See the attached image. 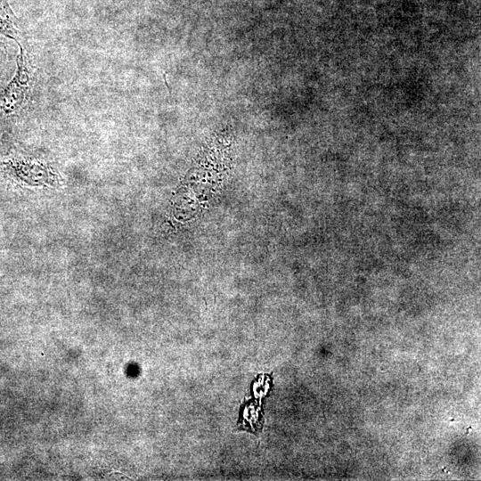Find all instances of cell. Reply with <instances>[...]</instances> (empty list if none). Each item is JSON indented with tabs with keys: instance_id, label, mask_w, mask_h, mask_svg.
<instances>
[{
	"instance_id": "6da1fadb",
	"label": "cell",
	"mask_w": 481,
	"mask_h": 481,
	"mask_svg": "<svg viewBox=\"0 0 481 481\" xmlns=\"http://www.w3.org/2000/svg\"><path fill=\"white\" fill-rule=\"evenodd\" d=\"M17 64L16 76L0 96V110L4 113H12L20 106L27 90L29 74L22 53L17 59Z\"/></svg>"
},
{
	"instance_id": "7a4b0ae2",
	"label": "cell",
	"mask_w": 481,
	"mask_h": 481,
	"mask_svg": "<svg viewBox=\"0 0 481 481\" xmlns=\"http://www.w3.org/2000/svg\"><path fill=\"white\" fill-rule=\"evenodd\" d=\"M7 22L0 20V30L6 31L10 29V27L5 25Z\"/></svg>"
}]
</instances>
